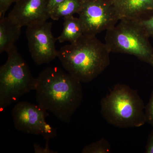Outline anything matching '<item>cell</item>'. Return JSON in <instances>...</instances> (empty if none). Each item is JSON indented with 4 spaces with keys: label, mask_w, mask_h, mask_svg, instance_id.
Here are the masks:
<instances>
[{
    "label": "cell",
    "mask_w": 153,
    "mask_h": 153,
    "mask_svg": "<svg viewBox=\"0 0 153 153\" xmlns=\"http://www.w3.org/2000/svg\"><path fill=\"white\" fill-rule=\"evenodd\" d=\"M37 81L38 104L63 122H70L83 98L81 82L57 67L44 69Z\"/></svg>",
    "instance_id": "6da1fadb"
},
{
    "label": "cell",
    "mask_w": 153,
    "mask_h": 153,
    "mask_svg": "<svg viewBox=\"0 0 153 153\" xmlns=\"http://www.w3.org/2000/svg\"><path fill=\"white\" fill-rule=\"evenodd\" d=\"M110 52L96 36L83 35L75 43L57 50L65 70L80 82L87 83L101 74L110 63Z\"/></svg>",
    "instance_id": "7a4b0ae2"
},
{
    "label": "cell",
    "mask_w": 153,
    "mask_h": 153,
    "mask_svg": "<svg viewBox=\"0 0 153 153\" xmlns=\"http://www.w3.org/2000/svg\"><path fill=\"white\" fill-rule=\"evenodd\" d=\"M101 113L108 123L121 128L139 127L146 122L143 101L137 91L117 84L100 101Z\"/></svg>",
    "instance_id": "3957f363"
},
{
    "label": "cell",
    "mask_w": 153,
    "mask_h": 153,
    "mask_svg": "<svg viewBox=\"0 0 153 153\" xmlns=\"http://www.w3.org/2000/svg\"><path fill=\"white\" fill-rule=\"evenodd\" d=\"M149 36L137 19H123L106 30L105 44L110 53L133 55L153 67Z\"/></svg>",
    "instance_id": "277c9868"
},
{
    "label": "cell",
    "mask_w": 153,
    "mask_h": 153,
    "mask_svg": "<svg viewBox=\"0 0 153 153\" xmlns=\"http://www.w3.org/2000/svg\"><path fill=\"white\" fill-rule=\"evenodd\" d=\"M6 63L0 67V109H5L37 86L27 62L16 47L7 53Z\"/></svg>",
    "instance_id": "5b68a950"
},
{
    "label": "cell",
    "mask_w": 153,
    "mask_h": 153,
    "mask_svg": "<svg viewBox=\"0 0 153 153\" xmlns=\"http://www.w3.org/2000/svg\"><path fill=\"white\" fill-rule=\"evenodd\" d=\"M78 12L83 35L96 36L117 25L120 20L111 0H82Z\"/></svg>",
    "instance_id": "8992f818"
},
{
    "label": "cell",
    "mask_w": 153,
    "mask_h": 153,
    "mask_svg": "<svg viewBox=\"0 0 153 153\" xmlns=\"http://www.w3.org/2000/svg\"><path fill=\"white\" fill-rule=\"evenodd\" d=\"M12 115L15 128L19 131L42 136L46 140L57 136L56 130L46 122L49 113L40 105L20 102L12 109Z\"/></svg>",
    "instance_id": "52a82bcc"
},
{
    "label": "cell",
    "mask_w": 153,
    "mask_h": 153,
    "mask_svg": "<svg viewBox=\"0 0 153 153\" xmlns=\"http://www.w3.org/2000/svg\"><path fill=\"white\" fill-rule=\"evenodd\" d=\"M52 22H47L27 27L28 47L34 62L38 65L48 63L57 57V38L52 32Z\"/></svg>",
    "instance_id": "ba28073f"
},
{
    "label": "cell",
    "mask_w": 153,
    "mask_h": 153,
    "mask_svg": "<svg viewBox=\"0 0 153 153\" xmlns=\"http://www.w3.org/2000/svg\"><path fill=\"white\" fill-rule=\"evenodd\" d=\"M15 3L7 17L21 27L41 24L50 18L48 0H19Z\"/></svg>",
    "instance_id": "9c48e42d"
},
{
    "label": "cell",
    "mask_w": 153,
    "mask_h": 153,
    "mask_svg": "<svg viewBox=\"0 0 153 153\" xmlns=\"http://www.w3.org/2000/svg\"><path fill=\"white\" fill-rule=\"evenodd\" d=\"M120 19H137L153 11V0H111Z\"/></svg>",
    "instance_id": "30bf717a"
},
{
    "label": "cell",
    "mask_w": 153,
    "mask_h": 153,
    "mask_svg": "<svg viewBox=\"0 0 153 153\" xmlns=\"http://www.w3.org/2000/svg\"><path fill=\"white\" fill-rule=\"evenodd\" d=\"M21 27L11 22L7 17H0V53H8L16 47L20 37Z\"/></svg>",
    "instance_id": "8fae6325"
},
{
    "label": "cell",
    "mask_w": 153,
    "mask_h": 153,
    "mask_svg": "<svg viewBox=\"0 0 153 153\" xmlns=\"http://www.w3.org/2000/svg\"><path fill=\"white\" fill-rule=\"evenodd\" d=\"M64 22L62 33L57 38L60 43L68 41L70 44L75 43L83 35L82 24L79 18L73 16L63 18Z\"/></svg>",
    "instance_id": "7c38bea8"
},
{
    "label": "cell",
    "mask_w": 153,
    "mask_h": 153,
    "mask_svg": "<svg viewBox=\"0 0 153 153\" xmlns=\"http://www.w3.org/2000/svg\"><path fill=\"white\" fill-rule=\"evenodd\" d=\"M82 0H65L52 10L50 18L57 21L61 18L78 13L82 5Z\"/></svg>",
    "instance_id": "4fadbf2b"
},
{
    "label": "cell",
    "mask_w": 153,
    "mask_h": 153,
    "mask_svg": "<svg viewBox=\"0 0 153 153\" xmlns=\"http://www.w3.org/2000/svg\"><path fill=\"white\" fill-rule=\"evenodd\" d=\"M111 147L109 143L104 138L86 146L83 149L82 153H109Z\"/></svg>",
    "instance_id": "5bb4252c"
},
{
    "label": "cell",
    "mask_w": 153,
    "mask_h": 153,
    "mask_svg": "<svg viewBox=\"0 0 153 153\" xmlns=\"http://www.w3.org/2000/svg\"><path fill=\"white\" fill-rule=\"evenodd\" d=\"M137 20L144 28L150 38L153 39V11L143 15Z\"/></svg>",
    "instance_id": "9a60e30c"
},
{
    "label": "cell",
    "mask_w": 153,
    "mask_h": 153,
    "mask_svg": "<svg viewBox=\"0 0 153 153\" xmlns=\"http://www.w3.org/2000/svg\"><path fill=\"white\" fill-rule=\"evenodd\" d=\"M146 122L153 127V91L151 94L149 101L145 107Z\"/></svg>",
    "instance_id": "2e32d148"
},
{
    "label": "cell",
    "mask_w": 153,
    "mask_h": 153,
    "mask_svg": "<svg viewBox=\"0 0 153 153\" xmlns=\"http://www.w3.org/2000/svg\"><path fill=\"white\" fill-rule=\"evenodd\" d=\"M19 0H0V17L4 16L10 6Z\"/></svg>",
    "instance_id": "e0dca14e"
},
{
    "label": "cell",
    "mask_w": 153,
    "mask_h": 153,
    "mask_svg": "<svg viewBox=\"0 0 153 153\" xmlns=\"http://www.w3.org/2000/svg\"><path fill=\"white\" fill-rule=\"evenodd\" d=\"M47 141L46 146L44 148H41L40 145L35 143L34 144V150L36 153H54L57 152H54L49 148V140Z\"/></svg>",
    "instance_id": "ac0fdd59"
},
{
    "label": "cell",
    "mask_w": 153,
    "mask_h": 153,
    "mask_svg": "<svg viewBox=\"0 0 153 153\" xmlns=\"http://www.w3.org/2000/svg\"><path fill=\"white\" fill-rule=\"evenodd\" d=\"M145 152L153 153V129L149 136Z\"/></svg>",
    "instance_id": "d6986e66"
},
{
    "label": "cell",
    "mask_w": 153,
    "mask_h": 153,
    "mask_svg": "<svg viewBox=\"0 0 153 153\" xmlns=\"http://www.w3.org/2000/svg\"><path fill=\"white\" fill-rule=\"evenodd\" d=\"M65 0H48V9L50 13L56 6L58 5L60 3L63 2Z\"/></svg>",
    "instance_id": "ffe728a7"
}]
</instances>
